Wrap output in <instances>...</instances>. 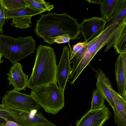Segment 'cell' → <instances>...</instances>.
<instances>
[{
	"mask_svg": "<svg viewBox=\"0 0 126 126\" xmlns=\"http://www.w3.org/2000/svg\"><path fill=\"white\" fill-rule=\"evenodd\" d=\"M119 0H104L100 7L102 17L108 20L113 14Z\"/></svg>",
	"mask_w": 126,
	"mask_h": 126,
	"instance_id": "cell-17",
	"label": "cell"
},
{
	"mask_svg": "<svg viewBox=\"0 0 126 126\" xmlns=\"http://www.w3.org/2000/svg\"><path fill=\"white\" fill-rule=\"evenodd\" d=\"M105 100L103 95L97 88L93 92L90 109L99 108L105 105Z\"/></svg>",
	"mask_w": 126,
	"mask_h": 126,
	"instance_id": "cell-21",
	"label": "cell"
},
{
	"mask_svg": "<svg viewBox=\"0 0 126 126\" xmlns=\"http://www.w3.org/2000/svg\"><path fill=\"white\" fill-rule=\"evenodd\" d=\"M6 120L14 121L12 117L5 109L3 106L0 104V124L5 123Z\"/></svg>",
	"mask_w": 126,
	"mask_h": 126,
	"instance_id": "cell-22",
	"label": "cell"
},
{
	"mask_svg": "<svg viewBox=\"0 0 126 126\" xmlns=\"http://www.w3.org/2000/svg\"><path fill=\"white\" fill-rule=\"evenodd\" d=\"M0 3L5 9L8 10L28 7L25 0H0Z\"/></svg>",
	"mask_w": 126,
	"mask_h": 126,
	"instance_id": "cell-20",
	"label": "cell"
},
{
	"mask_svg": "<svg viewBox=\"0 0 126 126\" xmlns=\"http://www.w3.org/2000/svg\"><path fill=\"white\" fill-rule=\"evenodd\" d=\"M28 4V7L43 12H49L54 7L53 5L49 2H45L43 0H25Z\"/></svg>",
	"mask_w": 126,
	"mask_h": 126,
	"instance_id": "cell-18",
	"label": "cell"
},
{
	"mask_svg": "<svg viewBox=\"0 0 126 126\" xmlns=\"http://www.w3.org/2000/svg\"><path fill=\"white\" fill-rule=\"evenodd\" d=\"M31 95L45 111L55 115L64 106V91L52 82L31 90Z\"/></svg>",
	"mask_w": 126,
	"mask_h": 126,
	"instance_id": "cell-4",
	"label": "cell"
},
{
	"mask_svg": "<svg viewBox=\"0 0 126 126\" xmlns=\"http://www.w3.org/2000/svg\"><path fill=\"white\" fill-rule=\"evenodd\" d=\"M111 115L110 109L105 105L89 110L80 119L76 121V126H102Z\"/></svg>",
	"mask_w": 126,
	"mask_h": 126,
	"instance_id": "cell-8",
	"label": "cell"
},
{
	"mask_svg": "<svg viewBox=\"0 0 126 126\" xmlns=\"http://www.w3.org/2000/svg\"><path fill=\"white\" fill-rule=\"evenodd\" d=\"M13 64L7 74V80L9 81V85L11 84L13 86L15 91H25L27 87L28 76L23 72L20 63L16 62Z\"/></svg>",
	"mask_w": 126,
	"mask_h": 126,
	"instance_id": "cell-11",
	"label": "cell"
},
{
	"mask_svg": "<svg viewBox=\"0 0 126 126\" xmlns=\"http://www.w3.org/2000/svg\"><path fill=\"white\" fill-rule=\"evenodd\" d=\"M3 106L12 117L14 122L20 126H56L39 112L30 113Z\"/></svg>",
	"mask_w": 126,
	"mask_h": 126,
	"instance_id": "cell-7",
	"label": "cell"
},
{
	"mask_svg": "<svg viewBox=\"0 0 126 126\" xmlns=\"http://www.w3.org/2000/svg\"><path fill=\"white\" fill-rule=\"evenodd\" d=\"M126 18V0H119L114 12L110 18L107 20V26L118 22L120 23Z\"/></svg>",
	"mask_w": 126,
	"mask_h": 126,
	"instance_id": "cell-16",
	"label": "cell"
},
{
	"mask_svg": "<svg viewBox=\"0 0 126 126\" xmlns=\"http://www.w3.org/2000/svg\"><path fill=\"white\" fill-rule=\"evenodd\" d=\"M113 47L118 54L126 52V25L115 39Z\"/></svg>",
	"mask_w": 126,
	"mask_h": 126,
	"instance_id": "cell-19",
	"label": "cell"
},
{
	"mask_svg": "<svg viewBox=\"0 0 126 126\" xmlns=\"http://www.w3.org/2000/svg\"><path fill=\"white\" fill-rule=\"evenodd\" d=\"M56 64L53 49L50 46L40 45L37 49L35 63L27 87L32 90L52 82L57 83Z\"/></svg>",
	"mask_w": 126,
	"mask_h": 126,
	"instance_id": "cell-2",
	"label": "cell"
},
{
	"mask_svg": "<svg viewBox=\"0 0 126 126\" xmlns=\"http://www.w3.org/2000/svg\"><path fill=\"white\" fill-rule=\"evenodd\" d=\"M71 40L70 38L68 36H63L56 38L54 41V43L56 42L59 44L69 42Z\"/></svg>",
	"mask_w": 126,
	"mask_h": 126,
	"instance_id": "cell-26",
	"label": "cell"
},
{
	"mask_svg": "<svg viewBox=\"0 0 126 126\" xmlns=\"http://www.w3.org/2000/svg\"><path fill=\"white\" fill-rule=\"evenodd\" d=\"M68 44L69 47L70 53V59H71L74 55L80 50L87 43L85 42H79L74 45L72 47V49L70 45L69 42Z\"/></svg>",
	"mask_w": 126,
	"mask_h": 126,
	"instance_id": "cell-23",
	"label": "cell"
},
{
	"mask_svg": "<svg viewBox=\"0 0 126 126\" xmlns=\"http://www.w3.org/2000/svg\"><path fill=\"white\" fill-rule=\"evenodd\" d=\"M107 22L102 17L83 19L80 25V33L83 36L84 42L88 43L99 35L105 29Z\"/></svg>",
	"mask_w": 126,
	"mask_h": 126,
	"instance_id": "cell-9",
	"label": "cell"
},
{
	"mask_svg": "<svg viewBox=\"0 0 126 126\" xmlns=\"http://www.w3.org/2000/svg\"><path fill=\"white\" fill-rule=\"evenodd\" d=\"M40 14L41 17L37 20L34 31L37 36L43 38L44 42L51 45L56 38L61 36H69L71 40L78 38L80 28L76 18L65 13Z\"/></svg>",
	"mask_w": 126,
	"mask_h": 126,
	"instance_id": "cell-1",
	"label": "cell"
},
{
	"mask_svg": "<svg viewBox=\"0 0 126 126\" xmlns=\"http://www.w3.org/2000/svg\"><path fill=\"white\" fill-rule=\"evenodd\" d=\"M0 126H20L14 122L8 120H6L5 123L0 124Z\"/></svg>",
	"mask_w": 126,
	"mask_h": 126,
	"instance_id": "cell-28",
	"label": "cell"
},
{
	"mask_svg": "<svg viewBox=\"0 0 126 126\" xmlns=\"http://www.w3.org/2000/svg\"><path fill=\"white\" fill-rule=\"evenodd\" d=\"M126 25V19L124 20L121 27L115 33L112 37L108 43L107 47L104 50L105 52L107 51L111 47L113 46L115 39L120 34L124 26Z\"/></svg>",
	"mask_w": 126,
	"mask_h": 126,
	"instance_id": "cell-24",
	"label": "cell"
},
{
	"mask_svg": "<svg viewBox=\"0 0 126 126\" xmlns=\"http://www.w3.org/2000/svg\"><path fill=\"white\" fill-rule=\"evenodd\" d=\"M85 0L89 3L99 4L100 5L102 3L101 0Z\"/></svg>",
	"mask_w": 126,
	"mask_h": 126,
	"instance_id": "cell-29",
	"label": "cell"
},
{
	"mask_svg": "<svg viewBox=\"0 0 126 126\" xmlns=\"http://www.w3.org/2000/svg\"><path fill=\"white\" fill-rule=\"evenodd\" d=\"M115 73L118 93L126 98V79L123 69L121 56L119 54L115 63Z\"/></svg>",
	"mask_w": 126,
	"mask_h": 126,
	"instance_id": "cell-14",
	"label": "cell"
},
{
	"mask_svg": "<svg viewBox=\"0 0 126 126\" xmlns=\"http://www.w3.org/2000/svg\"><path fill=\"white\" fill-rule=\"evenodd\" d=\"M5 9L0 3V33L1 34L3 33L2 28L5 23L4 14Z\"/></svg>",
	"mask_w": 126,
	"mask_h": 126,
	"instance_id": "cell-25",
	"label": "cell"
},
{
	"mask_svg": "<svg viewBox=\"0 0 126 126\" xmlns=\"http://www.w3.org/2000/svg\"><path fill=\"white\" fill-rule=\"evenodd\" d=\"M110 90L115 105L112 108L115 122L118 126H126V98L115 92L112 87Z\"/></svg>",
	"mask_w": 126,
	"mask_h": 126,
	"instance_id": "cell-12",
	"label": "cell"
},
{
	"mask_svg": "<svg viewBox=\"0 0 126 126\" xmlns=\"http://www.w3.org/2000/svg\"><path fill=\"white\" fill-rule=\"evenodd\" d=\"M122 60V64L125 78L126 79V52L120 53Z\"/></svg>",
	"mask_w": 126,
	"mask_h": 126,
	"instance_id": "cell-27",
	"label": "cell"
},
{
	"mask_svg": "<svg viewBox=\"0 0 126 126\" xmlns=\"http://www.w3.org/2000/svg\"><path fill=\"white\" fill-rule=\"evenodd\" d=\"M2 57V55L1 53L0 52V64L1 63L3 62V60H1V59Z\"/></svg>",
	"mask_w": 126,
	"mask_h": 126,
	"instance_id": "cell-30",
	"label": "cell"
},
{
	"mask_svg": "<svg viewBox=\"0 0 126 126\" xmlns=\"http://www.w3.org/2000/svg\"><path fill=\"white\" fill-rule=\"evenodd\" d=\"M124 20L120 23L115 22L107 26L98 36L87 43V49L76 70L74 78L76 79L82 71L88 65L97 53L103 47L107 45L115 33L122 26Z\"/></svg>",
	"mask_w": 126,
	"mask_h": 126,
	"instance_id": "cell-5",
	"label": "cell"
},
{
	"mask_svg": "<svg viewBox=\"0 0 126 126\" xmlns=\"http://www.w3.org/2000/svg\"><path fill=\"white\" fill-rule=\"evenodd\" d=\"M95 76L97 79V88L103 95L105 99L113 108L115 105L110 90V89L112 87L110 79L100 69L96 71Z\"/></svg>",
	"mask_w": 126,
	"mask_h": 126,
	"instance_id": "cell-13",
	"label": "cell"
},
{
	"mask_svg": "<svg viewBox=\"0 0 126 126\" xmlns=\"http://www.w3.org/2000/svg\"><path fill=\"white\" fill-rule=\"evenodd\" d=\"M43 12L32 9L28 7L8 10L5 9L4 11L5 19L20 18L26 17H32Z\"/></svg>",
	"mask_w": 126,
	"mask_h": 126,
	"instance_id": "cell-15",
	"label": "cell"
},
{
	"mask_svg": "<svg viewBox=\"0 0 126 126\" xmlns=\"http://www.w3.org/2000/svg\"><path fill=\"white\" fill-rule=\"evenodd\" d=\"M35 49L32 36L15 38L3 33L0 35V52L13 64L33 53Z\"/></svg>",
	"mask_w": 126,
	"mask_h": 126,
	"instance_id": "cell-3",
	"label": "cell"
},
{
	"mask_svg": "<svg viewBox=\"0 0 126 126\" xmlns=\"http://www.w3.org/2000/svg\"><path fill=\"white\" fill-rule=\"evenodd\" d=\"M1 104L12 109L30 113H35L42 107L31 95L20 93L14 90L7 91Z\"/></svg>",
	"mask_w": 126,
	"mask_h": 126,
	"instance_id": "cell-6",
	"label": "cell"
},
{
	"mask_svg": "<svg viewBox=\"0 0 126 126\" xmlns=\"http://www.w3.org/2000/svg\"><path fill=\"white\" fill-rule=\"evenodd\" d=\"M70 52L68 47L63 48L61 59L57 66L56 78L59 87L64 91L71 68L70 63Z\"/></svg>",
	"mask_w": 126,
	"mask_h": 126,
	"instance_id": "cell-10",
	"label": "cell"
}]
</instances>
